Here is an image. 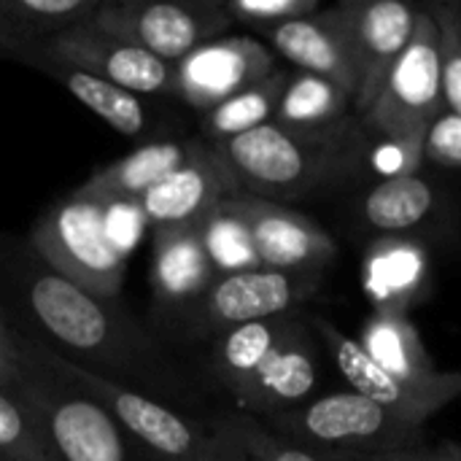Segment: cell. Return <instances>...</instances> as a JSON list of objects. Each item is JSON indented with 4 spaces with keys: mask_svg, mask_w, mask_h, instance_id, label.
<instances>
[{
    "mask_svg": "<svg viewBox=\"0 0 461 461\" xmlns=\"http://www.w3.org/2000/svg\"><path fill=\"white\" fill-rule=\"evenodd\" d=\"M0 321L65 362L157 402L194 413L203 400L186 365L119 300L65 281L14 235H0Z\"/></svg>",
    "mask_w": 461,
    "mask_h": 461,
    "instance_id": "cell-1",
    "label": "cell"
},
{
    "mask_svg": "<svg viewBox=\"0 0 461 461\" xmlns=\"http://www.w3.org/2000/svg\"><path fill=\"white\" fill-rule=\"evenodd\" d=\"M375 135L362 116L348 119L332 132H292L267 122L246 135L219 143L238 194L297 203L354 186L370 173Z\"/></svg>",
    "mask_w": 461,
    "mask_h": 461,
    "instance_id": "cell-2",
    "label": "cell"
},
{
    "mask_svg": "<svg viewBox=\"0 0 461 461\" xmlns=\"http://www.w3.org/2000/svg\"><path fill=\"white\" fill-rule=\"evenodd\" d=\"M14 335L19 378L11 386L30 408L59 461H154L130 429L54 365L46 346Z\"/></svg>",
    "mask_w": 461,
    "mask_h": 461,
    "instance_id": "cell-3",
    "label": "cell"
},
{
    "mask_svg": "<svg viewBox=\"0 0 461 461\" xmlns=\"http://www.w3.org/2000/svg\"><path fill=\"white\" fill-rule=\"evenodd\" d=\"M262 424L324 461H365L424 446V427L381 411L351 389L321 392L297 411Z\"/></svg>",
    "mask_w": 461,
    "mask_h": 461,
    "instance_id": "cell-4",
    "label": "cell"
},
{
    "mask_svg": "<svg viewBox=\"0 0 461 461\" xmlns=\"http://www.w3.org/2000/svg\"><path fill=\"white\" fill-rule=\"evenodd\" d=\"M105 211L100 203L65 194L35 219L24 240L65 281L95 297L119 300L127 254L111 240Z\"/></svg>",
    "mask_w": 461,
    "mask_h": 461,
    "instance_id": "cell-5",
    "label": "cell"
},
{
    "mask_svg": "<svg viewBox=\"0 0 461 461\" xmlns=\"http://www.w3.org/2000/svg\"><path fill=\"white\" fill-rule=\"evenodd\" d=\"M49 354L59 373H65L73 384L95 394L130 429V435L154 461H249L224 435H219L208 424L205 416L157 402L127 386L86 373L84 367L65 362L54 351Z\"/></svg>",
    "mask_w": 461,
    "mask_h": 461,
    "instance_id": "cell-6",
    "label": "cell"
},
{
    "mask_svg": "<svg viewBox=\"0 0 461 461\" xmlns=\"http://www.w3.org/2000/svg\"><path fill=\"white\" fill-rule=\"evenodd\" d=\"M443 111L440 35L432 14L421 5L408 49L392 68L381 95L362 122L381 140L421 149L427 130Z\"/></svg>",
    "mask_w": 461,
    "mask_h": 461,
    "instance_id": "cell-7",
    "label": "cell"
},
{
    "mask_svg": "<svg viewBox=\"0 0 461 461\" xmlns=\"http://www.w3.org/2000/svg\"><path fill=\"white\" fill-rule=\"evenodd\" d=\"M324 278L278 270H246L216 276L203 297L176 324L178 335L192 343H211L213 338L254 321H267L305 305L319 294Z\"/></svg>",
    "mask_w": 461,
    "mask_h": 461,
    "instance_id": "cell-8",
    "label": "cell"
},
{
    "mask_svg": "<svg viewBox=\"0 0 461 461\" xmlns=\"http://www.w3.org/2000/svg\"><path fill=\"white\" fill-rule=\"evenodd\" d=\"M89 22L173 65L230 27L221 0H100Z\"/></svg>",
    "mask_w": 461,
    "mask_h": 461,
    "instance_id": "cell-9",
    "label": "cell"
},
{
    "mask_svg": "<svg viewBox=\"0 0 461 461\" xmlns=\"http://www.w3.org/2000/svg\"><path fill=\"white\" fill-rule=\"evenodd\" d=\"M327 362L330 359L313 327L311 311H297L276 348L267 354L251 381L238 392L230 408L259 421L292 413L324 392L321 381Z\"/></svg>",
    "mask_w": 461,
    "mask_h": 461,
    "instance_id": "cell-10",
    "label": "cell"
},
{
    "mask_svg": "<svg viewBox=\"0 0 461 461\" xmlns=\"http://www.w3.org/2000/svg\"><path fill=\"white\" fill-rule=\"evenodd\" d=\"M330 14L346 35L357 70L354 111L365 116L408 49L421 8L402 0H340L330 5Z\"/></svg>",
    "mask_w": 461,
    "mask_h": 461,
    "instance_id": "cell-11",
    "label": "cell"
},
{
    "mask_svg": "<svg viewBox=\"0 0 461 461\" xmlns=\"http://www.w3.org/2000/svg\"><path fill=\"white\" fill-rule=\"evenodd\" d=\"M230 203L254 238L259 267L324 278L338 265V240L313 216L249 194H235Z\"/></svg>",
    "mask_w": 461,
    "mask_h": 461,
    "instance_id": "cell-12",
    "label": "cell"
},
{
    "mask_svg": "<svg viewBox=\"0 0 461 461\" xmlns=\"http://www.w3.org/2000/svg\"><path fill=\"white\" fill-rule=\"evenodd\" d=\"M278 68V57L259 38L219 35L176 62V97L203 116Z\"/></svg>",
    "mask_w": 461,
    "mask_h": 461,
    "instance_id": "cell-13",
    "label": "cell"
},
{
    "mask_svg": "<svg viewBox=\"0 0 461 461\" xmlns=\"http://www.w3.org/2000/svg\"><path fill=\"white\" fill-rule=\"evenodd\" d=\"M451 216L446 186L424 173H405L370 181L351 203L348 219L367 238H421L443 230Z\"/></svg>",
    "mask_w": 461,
    "mask_h": 461,
    "instance_id": "cell-14",
    "label": "cell"
},
{
    "mask_svg": "<svg viewBox=\"0 0 461 461\" xmlns=\"http://www.w3.org/2000/svg\"><path fill=\"white\" fill-rule=\"evenodd\" d=\"M35 46L140 97H176L173 62H165L111 32H103L92 22H84Z\"/></svg>",
    "mask_w": 461,
    "mask_h": 461,
    "instance_id": "cell-15",
    "label": "cell"
},
{
    "mask_svg": "<svg viewBox=\"0 0 461 461\" xmlns=\"http://www.w3.org/2000/svg\"><path fill=\"white\" fill-rule=\"evenodd\" d=\"M357 340L384 373L416 394L432 413L461 397V370H440L432 362L408 313L373 311Z\"/></svg>",
    "mask_w": 461,
    "mask_h": 461,
    "instance_id": "cell-16",
    "label": "cell"
},
{
    "mask_svg": "<svg viewBox=\"0 0 461 461\" xmlns=\"http://www.w3.org/2000/svg\"><path fill=\"white\" fill-rule=\"evenodd\" d=\"M238 186L216 146L200 140V149L162 178L143 200L140 213L151 230L162 227H200L211 211L235 197Z\"/></svg>",
    "mask_w": 461,
    "mask_h": 461,
    "instance_id": "cell-17",
    "label": "cell"
},
{
    "mask_svg": "<svg viewBox=\"0 0 461 461\" xmlns=\"http://www.w3.org/2000/svg\"><path fill=\"white\" fill-rule=\"evenodd\" d=\"M11 59L41 70L51 81H57L65 92H70L86 111H92L97 119H103L111 130L119 135L135 138V140H157V116L149 103V97H140L135 92H127L105 78H97L65 59L51 57L41 46H24Z\"/></svg>",
    "mask_w": 461,
    "mask_h": 461,
    "instance_id": "cell-18",
    "label": "cell"
},
{
    "mask_svg": "<svg viewBox=\"0 0 461 461\" xmlns=\"http://www.w3.org/2000/svg\"><path fill=\"white\" fill-rule=\"evenodd\" d=\"M149 278L157 303V316L167 321V327L170 321L176 327L216 278L200 238V227L151 230Z\"/></svg>",
    "mask_w": 461,
    "mask_h": 461,
    "instance_id": "cell-19",
    "label": "cell"
},
{
    "mask_svg": "<svg viewBox=\"0 0 461 461\" xmlns=\"http://www.w3.org/2000/svg\"><path fill=\"white\" fill-rule=\"evenodd\" d=\"M362 292L373 311L408 313L429 289L432 251L421 238H370L362 254Z\"/></svg>",
    "mask_w": 461,
    "mask_h": 461,
    "instance_id": "cell-20",
    "label": "cell"
},
{
    "mask_svg": "<svg viewBox=\"0 0 461 461\" xmlns=\"http://www.w3.org/2000/svg\"><path fill=\"white\" fill-rule=\"evenodd\" d=\"M200 149V138H157L116 162L97 167L70 194L100 205H140V200Z\"/></svg>",
    "mask_w": 461,
    "mask_h": 461,
    "instance_id": "cell-21",
    "label": "cell"
},
{
    "mask_svg": "<svg viewBox=\"0 0 461 461\" xmlns=\"http://www.w3.org/2000/svg\"><path fill=\"white\" fill-rule=\"evenodd\" d=\"M262 38L273 49V54L294 65V70L330 78L340 84L351 97L357 95V70L351 62V51L330 8H321L316 16L308 19L265 30Z\"/></svg>",
    "mask_w": 461,
    "mask_h": 461,
    "instance_id": "cell-22",
    "label": "cell"
},
{
    "mask_svg": "<svg viewBox=\"0 0 461 461\" xmlns=\"http://www.w3.org/2000/svg\"><path fill=\"white\" fill-rule=\"evenodd\" d=\"M354 97L335 81L294 70L286 78L273 122L292 132H332L354 119Z\"/></svg>",
    "mask_w": 461,
    "mask_h": 461,
    "instance_id": "cell-23",
    "label": "cell"
},
{
    "mask_svg": "<svg viewBox=\"0 0 461 461\" xmlns=\"http://www.w3.org/2000/svg\"><path fill=\"white\" fill-rule=\"evenodd\" d=\"M100 0H0V32L11 57L92 19ZM8 57V59H11Z\"/></svg>",
    "mask_w": 461,
    "mask_h": 461,
    "instance_id": "cell-24",
    "label": "cell"
},
{
    "mask_svg": "<svg viewBox=\"0 0 461 461\" xmlns=\"http://www.w3.org/2000/svg\"><path fill=\"white\" fill-rule=\"evenodd\" d=\"M286 78H289V70L278 68L265 81L232 95L230 100H224L213 111L203 113L197 138L211 143V146H219V143H227L238 135H246V132L273 122L281 92L286 86Z\"/></svg>",
    "mask_w": 461,
    "mask_h": 461,
    "instance_id": "cell-25",
    "label": "cell"
},
{
    "mask_svg": "<svg viewBox=\"0 0 461 461\" xmlns=\"http://www.w3.org/2000/svg\"><path fill=\"white\" fill-rule=\"evenodd\" d=\"M200 238L216 276H232L259 267L254 238L230 200L208 213V219L200 224Z\"/></svg>",
    "mask_w": 461,
    "mask_h": 461,
    "instance_id": "cell-26",
    "label": "cell"
},
{
    "mask_svg": "<svg viewBox=\"0 0 461 461\" xmlns=\"http://www.w3.org/2000/svg\"><path fill=\"white\" fill-rule=\"evenodd\" d=\"M205 419L249 461H324L303 451V448H297V446H292V443H286L270 427H265L259 419H254L249 413L224 408V411L208 413Z\"/></svg>",
    "mask_w": 461,
    "mask_h": 461,
    "instance_id": "cell-27",
    "label": "cell"
},
{
    "mask_svg": "<svg viewBox=\"0 0 461 461\" xmlns=\"http://www.w3.org/2000/svg\"><path fill=\"white\" fill-rule=\"evenodd\" d=\"M0 461H59L14 389H0Z\"/></svg>",
    "mask_w": 461,
    "mask_h": 461,
    "instance_id": "cell-28",
    "label": "cell"
},
{
    "mask_svg": "<svg viewBox=\"0 0 461 461\" xmlns=\"http://www.w3.org/2000/svg\"><path fill=\"white\" fill-rule=\"evenodd\" d=\"M440 35L443 103L446 111L461 116V0H435L427 5Z\"/></svg>",
    "mask_w": 461,
    "mask_h": 461,
    "instance_id": "cell-29",
    "label": "cell"
},
{
    "mask_svg": "<svg viewBox=\"0 0 461 461\" xmlns=\"http://www.w3.org/2000/svg\"><path fill=\"white\" fill-rule=\"evenodd\" d=\"M230 24H243L259 30H273L286 22L316 16L324 5L321 0H221Z\"/></svg>",
    "mask_w": 461,
    "mask_h": 461,
    "instance_id": "cell-30",
    "label": "cell"
},
{
    "mask_svg": "<svg viewBox=\"0 0 461 461\" xmlns=\"http://www.w3.org/2000/svg\"><path fill=\"white\" fill-rule=\"evenodd\" d=\"M421 159L438 170H461V116L443 111L424 135Z\"/></svg>",
    "mask_w": 461,
    "mask_h": 461,
    "instance_id": "cell-31",
    "label": "cell"
},
{
    "mask_svg": "<svg viewBox=\"0 0 461 461\" xmlns=\"http://www.w3.org/2000/svg\"><path fill=\"white\" fill-rule=\"evenodd\" d=\"M19 378V357L14 346V335L5 324H0V389H11Z\"/></svg>",
    "mask_w": 461,
    "mask_h": 461,
    "instance_id": "cell-32",
    "label": "cell"
},
{
    "mask_svg": "<svg viewBox=\"0 0 461 461\" xmlns=\"http://www.w3.org/2000/svg\"><path fill=\"white\" fill-rule=\"evenodd\" d=\"M405 456L411 461H461V443H443L435 448L424 443V446L408 448Z\"/></svg>",
    "mask_w": 461,
    "mask_h": 461,
    "instance_id": "cell-33",
    "label": "cell"
},
{
    "mask_svg": "<svg viewBox=\"0 0 461 461\" xmlns=\"http://www.w3.org/2000/svg\"><path fill=\"white\" fill-rule=\"evenodd\" d=\"M365 461H411L405 456V451H394V454H386V456H373V459Z\"/></svg>",
    "mask_w": 461,
    "mask_h": 461,
    "instance_id": "cell-34",
    "label": "cell"
},
{
    "mask_svg": "<svg viewBox=\"0 0 461 461\" xmlns=\"http://www.w3.org/2000/svg\"><path fill=\"white\" fill-rule=\"evenodd\" d=\"M0 57H11V46H8V41L3 38V32H0Z\"/></svg>",
    "mask_w": 461,
    "mask_h": 461,
    "instance_id": "cell-35",
    "label": "cell"
},
{
    "mask_svg": "<svg viewBox=\"0 0 461 461\" xmlns=\"http://www.w3.org/2000/svg\"><path fill=\"white\" fill-rule=\"evenodd\" d=\"M0 324H3V321H0Z\"/></svg>",
    "mask_w": 461,
    "mask_h": 461,
    "instance_id": "cell-36",
    "label": "cell"
}]
</instances>
